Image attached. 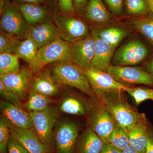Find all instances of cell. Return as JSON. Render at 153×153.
<instances>
[{"label":"cell","instance_id":"11","mask_svg":"<svg viewBox=\"0 0 153 153\" xmlns=\"http://www.w3.org/2000/svg\"><path fill=\"white\" fill-rule=\"evenodd\" d=\"M82 70L96 97L112 91H124L127 86L116 81L106 71H99L91 68L82 69Z\"/></svg>","mask_w":153,"mask_h":153},{"label":"cell","instance_id":"46","mask_svg":"<svg viewBox=\"0 0 153 153\" xmlns=\"http://www.w3.org/2000/svg\"><path fill=\"white\" fill-rule=\"evenodd\" d=\"M52 1H53L55 3H57L58 0H52Z\"/></svg>","mask_w":153,"mask_h":153},{"label":"cell","instance_id":"30","mask_svg":"<svg viewBox=\"0 0 153 153\" xmlns=\"http://www.w3.org/2000/svg\"><path fill=\"white\" fill-rule=\"evenodd\" d=\"M125 8L129 15L142 17L151 14L146 0H125Z\"/></svg>","mask_w":153,"mask_h":153},{"label":"cell","instance_id":"40","mask_svg":"<svg viewBox=\"0 0 153 153\" xmlns=\"http://www.w3.org/2000/svg\"><path fill=\"white\" fill-rule=\"evenodd\" d=\"M145 153H153V128L149 126L147 145Z\"/></svg>","mask_w":153,"mask_h":153},{"label":"cell","instance_id":"38","mask_svg":"<svg viewBox=\"0 0 153 153\" xmlns=\"http://www.w3.org/2000/svg\"><path fill=\"white\" fill-rule=\"evenodd\" d=\"M90 0H73L74 13L82 15Z\"/></svg>","mask_w":153,"mask_h":153},{"label":"cell","instance_id":"13","mask_svg":"<svg viewBox=\"0 0 153 153\" xmlns=\"http://www.w3.org/2000/svg\"><path fill=\"white\" fill-rule=\"evenodd\" d=\"M31 69L22 68L13 73L0 74V81L9 91L19 96L22 99L31 84L33 78Z\"/></svg>","mask_w":153,"mask_h":153},{"label":"cell","instance_id":"45","mask_svg":"<svg viewBox=\"0 0 153 153\" xmlns=\"http://www.w3.org/2000/svg\"><path fill=\"white\" fill-rule=\"evenodd\" d=\"M146 1L147 3L151 13L153 15V0H146Z\"/></svg>","mask_w":153,"mask_h":153},{"label":"cell","instance_id":"20","mask_svg":"<svg viewBox=\"0 0 153 153\" xmlns=\"http://www.w3.org/2000/svg\"><path fill=\"white\" fill-rule=\"evenodd\" d=\"M38 49L33 41L27 38L21 42L15 55L28 63L33 72H38L44 67L38 57Z\"/></svg>","mask_w":153,"mask_h":153},{"label":"cell","instance_id":"5","mask_svg":"<svg viewBox=\"0 0 153 153\" xmlns=\"http://www.w3.org/2000/svg\"><path fill=\"white\" fill-rule=\"evenodd\" d=\"M88 118L89 127L106 142L113 131L117 123L114 118L104 105L97 98L91 102Z\"/></svg>","mask_w":153,"mask_h":153},{"label":"cell","instance_id":"1","mask_svg":"<svg viewBox=\"0 0 153 153\" xmlns=\"http://www.w3.org/2000/svg\"><path fill=\"white\" fill-rule=\"evenodd\" d=\"M124 92L112 91L96 97L111 114L117 123L128 132L139 120L142 114L129 104Z\"/></svg>","mask_w":153,"mask_h":153},{"label":"cell","instance_id":"3","mask_svg":"<svg viewBox=\"0 0 153 153\" xmlns=\"http://www.w3.org/2000/svg\"><path fill=\"white\" fill-rule=\"evenodd\" d=\"M54 19L60 38L68 43L72 44L84 39L91 33L85 22L71 14L56 12Z\"/></svg>","mask_w":153,"mask_h":153},{"label":"cell","instance_id":"16","mask_svg":"<svg viewBox=\"0 0 153 153\" xmlns=\"http://www.w3.org/2000/svg\"><path fill=\"white\" fill-rule=\"evenodd\" d=\"M149 124L142 114L136 123L128 131L129 146L140 153H145L148 143Z\"/></svg>","mask_w":153,"mask_h":153},{"label":"cell","instance_id":"19","mask_svg":"<svg viewBox=\"0 0 153 153\" xmlns=\"http://www.w3.org/2000/svg\"><path fill=\"white\" fill-rule=\"evenodd\" d=\"M82 14L88 21L97 26L107 25L113 20L102 0H90Z\"/></svg>","mask_w":153,"mask_h":153},{"label":"cell","instance_id":"8","mask_svg":"<svg viewBox=\"0 0 153 153\" xmlns=\"http://www.w3.org/2000/svg\"><path fill=\"white\" fill-rule=\"evenodd\" d=\"M79 127L73 121L62 120L55 124L53 140L57 153H73L77 142Z\"/></svg>","mask_w":153,"mask_h":153},{"label":"cell","instance_id":"9","mask_svg":"<svg viewBox=\"0 0 153 153\" xmlns=\"http://www.w3.org/2000/svg\"><path fill=\"white\" fill-rule=\"evenodd\" d=\"M106 72L119 83L126 86L143 84L153 87V78L143 68L136 66H116L111 65Z\"/></svg>","mask_w":153,"mask_h":153},{"label":"cell","instance_id":"4","mask_svg":"<svg viewBox=\"0 0 153 153\" xmlns=\"http://www.w3.org/2000/svg\"><path fill=\"white\" fill-rule=\"evenodd\" d=\"M34 131L48 152L52 148L53 128L57 122L58 110L50 105L41 111L29 112Z\"/></svg>","mask_w":153,"mask_h":153},{"label":"cell","instance_id":"12","mask_svg":"<svg viewBox=\"0 0 153 153\" xmlns=\"http://www.w3.org/2000/svg\"><path fill=\"white\" fill-rule=\"evenodd\" d=\"M95 49V40L91 33L87 38L71 44V62L82 69L90 68Z\"/></svg>","mask_w":153,"mask_h":153},{"label":"cell","instance_id":"28","mask_svg":"<svg viewBox=\"0 0 153 153\" xmlns=\"http://www.w3.org/2000/svg\"><path fill=\"white\" fill-rule=\"evenodd\" d=\"M22 40L3 30H0V54H14Z\"/></svg>","mask_w":153,"mask_h":153},{"label":"cell","instance_id":"43","mask_svg":"<svg viewBox=\"0 0 153 153\" xmlns=\"http://www.w3.org/2000/svg\"><path fill=\"white\" fill-rule=\"evenodd\" d=\"M123 153H140L131 146H128L123 150Z\"/></svg>","mask_w":153,"mask_h":153},{"label":"cell","instance_id":"44","mask_svg":"<svg viewBox=\"0 0 153 153\" xmlns=\"http://www.w3.org/2000/svg\"><path fill=\"white\" fill-rule=\"evenodd\" d=\"M7 1L6 0H0V14L1 15L4 11Z\"/></svg>","mask_w":153,"mask_h":153},{"label":"cell","instance_id":"14","mask_svg":"<svg viewBox=\"0 0 153 153\" xmlns=\"http://www.w3.org/2000/svg\"><path fill=\"white\" fill-rule=\"evenodd\" d=\"M59 38L58 28L49 21L30 26L27 37L38 49Z\"/></svg>","mask_w":153,"mask_h":153},{"label":"cell","instance_id":"24","mask_svg":"<svg viewBox=\"0 0 153 153\" xmlns=\"http://www.w3.org/2000/svg\"><path fill=\"white\" fill-rule=\"evenodd\" d=\"M60 86L53 80L49 71H45L39 72L33 77L31 89L50 97L58 94Z\"/></svg>","mask_w":153,"mask_h":153},{"label":"cell","instance_id":"6","mask_svg":"<svg viewBox=\"0 0 153 153\" xmlns=\"http://www.w3.org/2000/svg\"><path fill=\"white\" fill-rule=\"evenodd\" d=\"M0 27L1 30L23 41L27 38L30 26L20 12L18 4L7 1L1 15Z\"/></svg>","mask_w":153,"mask_h":153},{"label":"cell","instance_id":"26","mask_svg":"<svg viewBox=\"0 0 153 153\" xmlns=\"http://www.w3.org/2000/svg\"><path fill=\"white\" fill-rule=\"evenodd\" d=\"M133 27L149 41L153 46V15L135 17L130 21Z\"/></svg>","mask_w":153,"mask_h":153},{"label":"cell","instance_id":"22","mask_svg":"<svg viewBox=\"0 0 153 153\" xmlns=\"http://www.w3.org/2000/svg\"><path fill=\"white\" fill-rule=\"evenodd\" d=\"M91 30V33L115 49L128 34L127 30L118 26L97 27Z\"/></svg>","mask_w":153,"mask_h":153},{"label":"cell","instance_id":"31","mask_svg":"<svg viewBox=\"0 0 153 153\" xmlns=\"http://www.w3.org/2000/svg\"><path fill=\"white\" fill-rule=\"evenodd\" d=\"M19 58L14 54H0V74H9L20 70Z\"/></svg>","mask_w":153,"mask_h":153},{"label":"cell","instance_id":"33","mask_svg":"<svg viewBox=\"0 0 153 153\" xmlns=\"http://www.w3.org/2000/svg\"><path fill=\"white\" fill-rule=\"evenodd\" d=\"M1 118L0 121V153H7V146L11 136L10 123Z\"/></svg>","mask_w":153,"mask_h":153},{"label":"cell","instance_id":"25","mask_svg":"<svg viewBox=\"0 0 153 153\" xmlns=\"http://www.w3.org/2000/svg\"><path fill=\"white\" fill-rule=\"evenodd\" d=\"M20 12L30 26L47 22L48 13L46 9L38 4H18Z\"/></svg>","mask_w":153,"mask_h":153},{"label":"cell","instance_id":"18","mask_svg":"<svg viewBox=\"0 0 153 153\" xmlns=\"http://www.w3.org/2000/svg\"><path fill=\"white\" fill-rule=\"evenodd\" d=\"M95 41L94 55L91 64V68L106 71L111 65L115 48L107 44L97 36L92 34Z\"/></svg>","mask_w":153,"mask_h":153},{"label":"cell","instance_id":"36","mask_svg":"<svg viewBox=\"0 0 153 153\" xmlns=\"http://www.w3.org/2000/svg\"><path fill=\"white\" fill-rule=\"evenodd\" d=\"M8 153H31L19 141L11 135L7 146Z\"/></svg>","mask_w":153,"mask_h":153},{"label":"cell","instance_id":"39","mask_svg":"<svg viewBox=\"0 0 153 153\" xmlns=\"http://www.w3.org/2000/svg\"><path fill=\"white\" fill-rule=\"evenodd\" d=\"M123 151L115 147L108 142H104L100 153H123Z\"/></svg>","mask_w":153,"mask_h":153},{"label":"cell","instance_id":"34","mask_svg":"<svg viewBox=\"0 0 153 153\" xmlns=\"http://www.w3.org/2000/svg\"><path fill=\"white\" fill-rule=\"evenodd\" d=\"M0 93L1 96L6 100V101L23 108V106L20 101L21 99L20 97L17 94L8 90L4 83L1 81H0Z\"/></svg>","mask_w":153,"mask_h":153},{"label":"cell","instance_id":"32","mask_svg":"<svg viewBox=\"0 0 153 153\" xmlns=\"http://www.w3.org/2000/svg\"><path fill=\"white\" fill-rule=\"evenodd\" d=\"M124 91L131 96L137 105L147 100L153 101V89L143 87L126 86Z\"/></svg>","mask_w":153,"mask_h":153},{"label":"cell","instance_id":"21","mask_svg":"<svg viewBox=\"0 0 153 153\" xmlns=\"http://www.w3.org/2000/svg\"><path fill=\"white\" fill-rule=\"evenodd\" d=\"M91 102H88L79 96L67 94L62 98L59 105L60 111L68 114L85 115L90 111Z\"/></svg>","mask_w":153,"mask_h":153},{"label":"cell","instance_id":"15","mask_svg":"<svg viewBox=\"0 0 153 153\" xmlns=\"http://www.w3.org/2000/svg\"><path fill=\"white\" fill-rule=\"evenodd\" d=\"M1 109L6 119L12 126L20 128L34 129L29 113L7 101L1 102Z\"/></svg>","mask_w":153,"mask_h":153},{"label":"cell","instance_id":"10","mask_svg":"<svg viewBox=\"0 0 153 153\" xmlns=\"http://www.w3.org/2000/svg\"><path fill=\"white\" fill-rule=\"evenodd\" d=\"M71 44L59 38L39 48L38 57L43 66L51 63L71 62Z\"/></svg>","mask_w":153,"mask_h":153},{"label":"cell","instance_id":"42","mask_svg":"<svg viewBox=\"0 0 153 153\" xmlns=\"http://www.w3.org/2000/svg\"><path fill=\"white\" fill-rule=\"evenodd\" d=\"M143 69L150 74L153 78V55L149 60L146 63Z\"/></svg>","mask_w":153,"mask_h":153},{"label":"cell","instance_id":"41","mask_svg":"<svg viewBox=\"0 0 153 153\" xmlns=\"http://www.w3.org/2000/svg\"><path fill=\"white\" fill-rule=\"evenodd\" d=\"M14 2L17 4H40L45 2V0H13Z\"/></svg>","mask_w":153,"mask_h":153},{"label":"cell","instance_id":"2","mask_svg":"<svg viewBox=\"0 0 153 153\" xmlns=\"http://www.w3.org/2000/svg\"><path fill=\"white\" fill-rule=\"evenodd\" d=\"M58 85L75 88L91 97L95 95L82 68L72 62L57 63L49 71Z\"/></svg>","mask_w":153,"mask_h":153},{"label":"cell","instance_id":"47","mask_svg":"<svg viewBox=\"0 0 153 153\" xmlns=\"http://www.w3.org/2000/svg\"><path fill=\"white\" fill-rule=\"evenodd\" d=\"M6 1H11V0H6Z\"/></svg>","mask_w":153,"mask_h":153},{"label":"cell","instance_id":"7","mask_svg":"<svg viewBox=\"0 0 153 153\" xmlns=\"http://www.w3.org/2000/svg\"><path fill=\"white\" fill-rule=\"evenodd\" d=\"M148 47L137 39L131 40L115 52L111 65L134 66L143 62L149 55Z\"/></svg>","mask_w":153,"mask_h":153},{"label":"cell","instance_id":"23","mask_svg":"<svg viewBox=\"0 0 153 153\" xmlns=\"http://www.w3.org/2000/svg\"><path fill=\"white\" fill-rule=\"evenodd\" d=\"M104 142L89 127L83 132L76 145V153H100Z\"/></svg>","mask_w":153,"mask_h":153},{"label":"cell","instance_id":"17","mask_svg":"<svg viewBox=\"0 0 153 153\" xmlns=\"http://www.w3.org/2000/svg\"><path fill=\"white\" fill-rule=\"evenodd\" d=\"M10 126L11 135L19 141L30 153H49L33 129L18 128L10 123Z\"/></svg>","mask_w":153,"mask_h":153},{"label":"cell","instance_id":"27","mask_svg":"<svg viewBox=\"0 0 153 153\" xmlns=\"http://www.w3.org/2000/svg\"><path fill=\"white\" fill-rule=\"evenodd\" d=\"M52 102L50 97L31 89L24 106L29 112L41 111L49 106Z\"/></svg>","mask_w":153,"mask_h":153},{"label":"cell","instance_id":"37","mask_svg":"<svg viewBox=\"0 0 153 153\" xmlns=\"http://www.w3.org/2000/svg\"><path fill=\"white\" fill-rule=\"evenodd\" d=\"M57 4L61 12L68 14L74 13L73 0H58Z\"/></svg>","mask_w":153,"mask_h":153},{"label":"cell","instance_id":"35","mask_svg":"<svg viewBox=\"0 0 153 153\" xmlns=\"http://www.w3.org/2000/svg\"><path fill=\"white\" fill-rule=\"evenodd\" d=\"M109 10L115 16H122L124 14L125 0H103Z\"/></svg>","mask_w":153,"mask_h":153},{"label":"cell","instance_id":"29","mask_svg":"<svg viewBox=\"0 0 153 153\" xmlns=\"http://www.w3.org/2000/svg\"><path fill=\"white\" fill-rule=\"evenodd\" d=\"M107 141L115 147L123 151L129 146L128 133L123 127L117 123Z\"/></svg>","mask_w":153,"mask_h":153}]
</instances>
